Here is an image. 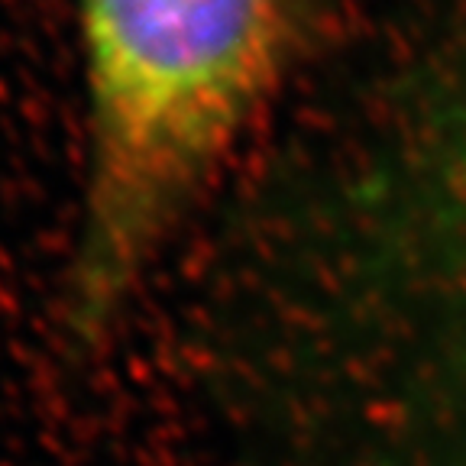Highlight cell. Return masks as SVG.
Masks as SVG:
<instances>
[{"instance_id": "2", "label": "cell", "mask_w": 466, "mask_h": 466, "mask_svg": "<svg viewBox=\"0 0 466 466\" xmlns=\"http://www.w3.org/2000/svg\"><path fill=\"white\" fill-rule=\"evenodd\" d=\"M428 133L415 191L418 259L434 266V285L466 289V75Z\"/></svg>"}, {"instance_id": "1", "label": "cell", "mask_w": 466, "mask_h": 466, "mask_svg": "<svg viewBox=\"0 0 466 466\" xmlns=\"http://www.w3.org/2000/svg\"><path fill=\"white\" fill-rule=\"evenodd\" d=\"M87 175L68 320L95 337L247 130L289 0H78Z\"/></svg>"}]
</instances>
